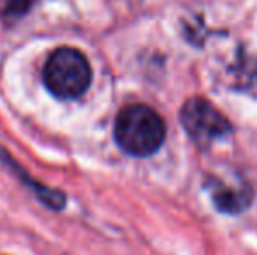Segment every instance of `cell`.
<instances>
[{
    "label": "cell",
    "instance_id": "4",
    "mask_svg": "<svg viewBox=\"0 0 257 255\" xmlns=\"http://www.w3.org/2000/svg\"><path fill=\"white\" fill-rule=\"evenodd\" d=\"M254 192H252L250 185L241 184L238 187H229V185H219L213 189L212 199L217 210L224 211V213H240L250 204Z\"/></svg>",
    "mask_w": 257,
    "mask_h": 255
},
{
    "label": "cell",
    "instance_id": "1",
    "mask_svg": "<svg viewBox=\"0 0 257 255\" xmlns=\"http://www.w3.org/2000/svg\"><path fill=\"white\" fill-rule=\"evenodd\" d=\"M114 136L124 152L137 157H146L163 145L166 126L154 109L144 103H133L117 114Z\"/></svg>",
    "mask_w": 257,
    "mask_h": 255
},
{
    "label": "cell",
    "instance_id": "3",
    "mask_svg": "<svg viewBox=\"0 0 257 255\" xmlns=\"http://www.w3.org/2000/svg\"><path fill=\"white\" fill-rule=\"evenodd\" d=\"M184 129L187 135L201 147H208L212 142L224 138L231 131V124L213 103L205 98H191L180 110Z\"/></svg>",
    "mask_w": 257,
    "mask_h": 255
},
{
    "label": "cell",
    "instance_id": "5",
    "mask_svg": "<svg viewBox=\"0 0 257 255\" xmlns=\"http://www.w3.org/2000/svg\"><path fill=\"white\" fill-rule=\"evenodd\" d=\"M0 159H6L7 163L13 166L14 171H18L21 177L27 178L25 182H27V184L30 185L32 189H34V192L37 194L39 197H41L42 203H46L49 208H53V210H61V208L65 206V196H63V194H61L60 191H53V189L46 187V185H41V184H37V182L32 180V178H28L27 175H25L23 171L20 170V164H14L13 161L7 157V154H6V150H4V149H0Z\"/></svg>",
    "mask_w": 257,
    "mask_h": 255
},
{
    "label": "cell",
    "instance_id": "6",
    "mask_svg": "<svg viewBox=\"0 0 257 255\" xmlns=\"http://www.w3.org/2000/svg\"><path fill=\"white\" fill-rule=\"evenodd\" d=\"M32 0H0V11L6 18H20L30 9Z\"/></svg>",
    "mask_w": 257,
    "mask_h": 255
},
{
    "label": "cell",
    "instance_id": "2",
    "mask_svg": "<svg viewBox=\"0 0 257 255\" xmlns=\"http://www.w3.org/2000/svg\"><path fill=\"white\" fill-rule=\"evenodd\" d=\"M91 75L88 58L74 48L53 51L42 72L48 91L60 100H74L84 95L91 82Z\"/></svg>",
    "mask_w": 257,
    "mask_h": 255
}]
</instances>
